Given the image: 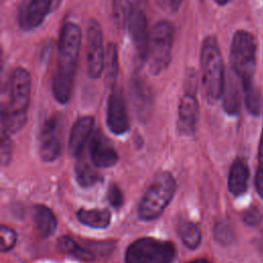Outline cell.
I'll return each mask as SVG.
<instances>
[{
    "label": "cell",
    "mask_w": 263,
    "mask_h": 263,
    "mask_svg": "<svg viewBox=\"0 0 263 263\" xmlns=\"http://www.w3.org/2000/svg\"><path fill=\"white\" fill-rule=\"evenodd\" d=\"M80 47V27L73 22H66L59 37L57 67L52 78V93L60 104H67L71 99Z\"/></svg>",
    "instance_id": "cell-1"
},
{
    "label": "cell",
    "mask_w": 263,
    "mask_h": 263,
    "mask_svg": "<svg viewBox=\"0 0 263 263\" xmlns=\"http://www.w3.org/2000/svg\"><path fill=\"white\" fill-rule=\"evenodd\" d=\"M32 80L29 71L23 67L13 69L9 79V98L2 109V128L10 135L25 126L31 101Z\"/></svg>",
    "instance_id": "cell-2"
},
{
    "label": "cell",
    "mask_w": 263,
    "mask_h": 263,
    "mask_svg": "<svg viewBox=\"0 0 263 263\" xmlns=\"http://www.w3.org/2000/svg\"><path fill=\"white\" fill-rule=\"evenodd\" d=\"M202 86L209 103L213 104L222 98L225 85V69L222 53L216 36L209 35L203 39L200 51Z\"/></svg>",
    "instance_id": "cell-3"
},
{
    "label": "cell",
    "mask_w": 263,
    "mask_h": 263,
    "mask_svg": "<svg viewBox=\"0 0 263 263\" xmlns=\"http://www.w3.org/2000/svg\"><path fill=\"white\" fill-rule=\"evenodd\" d=\"M230 63L232 72L237 76L241 86L254 83L257 64V42L252 33L237 30L230 45Z\"/></svg>",
    "instance_id": "cell-4"
},
{
    "label": "cell",
    "mask_w": 263,
    "mask_h": 263,
    "mask_svg": "<svg viewBox=\"0 0 263 263\" xmlns=\"http://www.w3.org/2000/svg\"><path fill=\"white\" fill-rule=\"evenodd\" d=\"M176 191V181L172 174L162 172L151 182L139 203L138 214L143 221L158 218L173 199Z\"/></svg>",
    "instance_id": "cell-5"
},
{
    "label": "cell",
    "mask_w": 263,
    "mask_h": 263,
    "mask_svg": "<svg viewBox=\"0 0 263 263\" xmlns=\"http://www.w3.org/2000/svg\"><path fill=\"white\" fill-rule=\"evenodd\" d=\"M174 37V26L166 20H160L151 29L147 63L152 75H159L168 67L172 60Z\"/></svg>",
    "instance_id": "cell-6"
},
{
    "label": "cell",
    "mask_w": 263,
    "mask_h": 263,
    "mask_svg": "<svg viewBox=\"0 0 263 263\" xmlns=\"http://www.w3.org/2000/svg\"><path fill=\"white\" fill-rule=\"evenodd\" d=\"M176 253V248L171 241L142 237L126 249L125 263H172Z\"/></svg>",
    "instance_id": "cell-7"
},
{
    "label": "cell",
    "mask_w": 263,
    "mask_h": 263,
    "mask_svg": "<svg viewBox=\"0 0 263 263\" xmlns=\"http://www.w3.org/2000/svg\"><path fill=\"white\" fill-rule=\"evenodd\" d=\"M67 119L63 113H54L43 122L39 136V153L45 162L58 159L64 149Z\"/></svg>",
    "instance_id": "cell-8"
},
{
    "label": "cell",
    "mask_w": 263,
    "mask_h": 263,
    "mask_svg": "<svg viewBox=\"0 0 263 263\" xmlns=\"http://www.w3.org/2000/svg\"><path fill=\"white\" fill-rule=\"evenodd\" d=\"M105 50L101 25L95 18L88 21L86 29V72L89 78L98 79L105 69Z\"/></svg>",
    "instance_id": "cell-9"
},
{
    "label": "cell",
    "mask_w": 263,
    "mask_h": 263,
    "mask_svg": "<svg viewBox=\"0 0 263 263\" xmlns=\"http://www.w3.org/2000/svg\"><path fill=\"white\" fill-rule=\"evenodd\" d=\"M62 0H25L17 14V23L23 31L38 28L46 16L59 8Z\"/></svg>",
    "instance_id": "cell-10"
},
{
    "label": "cell",
    "mask_w": 263,
    "mask_h": 263,
    "mask_svg": "<svg viewBox=\"0 0 263 263\" xmlns=\"http://www.w3.org/2000/svg\"><path fill=\"white\" fill-rule=\"evenodd\" d=\"M129 98L139 121L146 123L150 120L154 108V95L147 81L139 76H133L129 81Z\"/></svg>",
    "instance_id": "cell-11"
},
{
    "label": "cell",
    "mask_w": 263,
    "mask_h": 263,
    "mask_svg": "<svg viewBox=\"0 0 263 263\" xmlns=\"http://www.w3.org/2000/svg\"><path fill=\"white\" fill-rule=\"evenodd\" d=\"M106 123L109 130L116 136H121L129 129V119L125 100L122 89L117 85L111 88V92L108 97Z\"/></svg>",
    "instance_id": "cell-12"
},
{
    "label": "cell",
    "mask_w": 263,
    "mask_h": 263,
    "mask_svg": "<svg viewBox=\"0 0 263 263\" xmlns=\"http://www.w3.org/2000/svg\"><path fill=\"white\" fill-rule=\"evenodd\" d=\"M127 30L133 41L137 58L139 62L143 64L147 61L150 33L148 32L146 14L142 9L138 7L134 8L127 25Z\"/></svg>",
    "instance_id": "cell-13"
},
{
    "label": "cell",
    "mask_w": 263,
    "mask_h": 263,
    "mask_svg": "<svg viewBox=\"0 0 263 263\" xmlns=\"http://www.w3.org/2000/svg\"><path fill=\"white\" fill-rule=\"evenodd\" d=\"M88 151L91 163L100 168L111 167L118 161V153L112 142L101 129H97L88 144Z\"/></svg>",
    "instance_id": "cell-14"
},
{
    "label": "cell",
    "mask_w": 263,
    "mask_h": 263,
    "mask_svg": "<svg viewBox=\"0 0 263 263\" xmlns=\"http://www.w3.org/2000/svg\"><path fill=\"white\" fill-rule=\"evenodd\" d=\"M198 101L195 93L185 92L178 107L177 129L180 135L190 137L194 135L198 122Z\"/></svg>",
    "instance_id": "cell-15"
},
{
    "label": "cell",
    "mask_w": 263,
    "mask_h": 263,
    "mask_svg": "<svg viewBox=\"0 0 263 263\" xmlns=\"http://www.w3.org/2000/svg\"><path fill=\"white\" fill-rule=\"evenodd\" d=\"M93 126L95 118L89 115L78 118L73 124L69 137V151L73 156H80L85 144L89 141Z\"/></svg>",
    "instance_id": "cell-16"
},
{
    "label": "cell",
    "mask_w": 263,
    "mask_h": 263,
    "mask_svg": "<svg viewBox=\"0 0 263 263\" xmlns=\"http://www.w3.org/2000/svg\"><path fill=\"white\" fill-rule=\"evenodd\" d=\"M237 76L232 72L228 74L226 78L224 90L222 95V106L226 114L230 116L237 115L240 110L241 103V95L238 87Z\"/></svg>",
    "instance_id": "cell-17"
},
{
    "label": "cell",
    "mask_w": 263,
    "mask_h": 263,
    "mask_svg": "<svg viewBox=\"0 0 263 263\" xmlns=\"http://www.w3.org/2000/svg\"><path fill=\"white\" fill-rule=\"evenodd\" d=\"M250 177L249 166L241 158H236L229 170L228 175V189L235 195H241L247 191Z\"/></svg>",
    "instance_id": "cell-18"
},
{
    "label": "cell",
    "mask_w": 263,
    "mask_h": 263,
    "mask_svg": "<svg viewBox=\"0 0 263 263\" xmlns=\"http://www.w3.org/2000/svg\"><path fill=\"white\" fill-rule=\"evenodd\" d=\"M33 219L39 236L46 238L54 233L57 218L49 208L43 204L35 205L33 209Z\"/></svg>",
    "instance_id": "cell-19"
},
{
    "label": "cell",
    "mask_w": 263,
    "mask_h": 263,
    "mask_svg": "<svg viewBox=\"0 0 263 263\" xmlns=\"http://www.w3.org/2000/svg\"><path fill=\"white\" fill-rule=\"evenodd\" d=\"M77 218L82 224L96 229L108 227L111 221L109 211L101 209H81L77 213Z\"/></svg>",
    "instance_id": "cell-20"
},
{
    "label": "cell",
    "mask_w": 263,
    "mask_h": 263,
    "mask_svg": "<svg viewBox=\"0 0 263 263\" xmlns=\"http://www.w3.org/2000/svg\"><path fill=\"white\" fill-rule=\"evenodd\" d=\"M95 165L89 163L84 157L78 156L75 165V177L81 187H90L101 181V176L95 170Z\"/></svg>",
    "instance_id": "cell-21"
},
{
    "label": "cell",
    "mask_w": 263,
    "mask_h": 263,
    "mask_svg": "<svg viewBox=\"0 0 263 263\" xmlns=\"http://www.w3.org/2000/svg\"><path fill=\"white\" fill-rule=\"evenodd\" d=\"M58 250L63 254L72 255L82 261H92L93 255L88 250L81 248L75 240L68 236H62L57 241Z\"/></svg>",
    "instance_id": "cell-22"
},
{
    "label": "cell",
    "mask_w": 263,
    "mask_h": 263,
    "mask_svg": "<svg viewBox=\"0 0 263 263\" xmlns=\"http://www.w3.org/2000/svg\"><path fill=\"white\" fill-rule=\"evenodd\" d=\"M105 69H106V80L110 88L116 85L117 75H118V51L115 43L111 42L108 44L106 50L105 59Z\"/></svg>",
    "instance_id": "cell-23"
},
{
    "label": "cell",
    "mask_w": 263,
    "mask_h": 263,
    "mask_svg": "<svg viewBox=\"0 0 263 263\" xmlns=\"http://www.w3.org/2000/svg\"><path fill=\"white\" fill-rule=\"evenodd\" d=\"M134 7L129 0H112V13L114 22L120 30L127 28Z\"/></svg>",
    "instance_id": "cell-24"
},
{
    "label": "cell",
    "mask_w": 263,
    "mask_h": 263,
    "mask_svg": "<svg viewBox=\"0 0 263 263\" xmlns=\"http://www.w3.org/2000/svg\"><path fill=\"white\" fill-rule=\"evenodd\" d=\"M179 234L183 243L189 249H196L201 240V232L197 225L192 222H184L180 224Z\"/></svg>",
    "instance_id": "cell-25"
},
{
    "label": "cell",
    "mask_w": 263,
    "mask_h": 263,
    "mask_svg": "<svg viewBox=\"0 0 263 263\" xmlns=\"http://www.w3.org/2000/svg\"><path fill=\"white\" fill-rule=\"evenodd\" d=\"M241 90L243 92L245 106L248 112L255 117L259 116L261 113V97L255 83L241 86Z\"/></svg>",
    "instance_id": "cell-26"
},
{
    "label": "cell",
    "mask_w": 263,
    "mask_h": 263,
    "mask_svg": "<svg viewBox=\"0 0 263 263\" xmlns=\"http://www.w3.org/2000/svg\"><path fill=\"white\" fill-rule=\"evenodd\" d=\"M0 250L3 253L11 250L17 239L16 233L11 228L4 225L0 227Z\"/></svg>",
    "instance_id": "cell-27"
},
{
    "label": "cell",
    "mask_w": 263,
    "mask_h": 263,
    "mask_svg": "<svg viewBox=\"0 0 263 263\" xmlns=\"http://www.w3.org/2000/svg\"><path fill=\"white\" fill-rule=\"evenodd\" d=\"M12 155V142L10 139V134L4 128L1 132V161L3 165H7L11 159Z\"/></svg>",
    "instance_id": "cell-28"
},
{
    "label": "cell",
    "mask_w": 263,
    "mask_h": 263,
    "mask_svg": "<svg viewBox=\"0 0 263 263\" xmlns=\"http://www.w3.org/2000/svg\"><path fill=\"white\" fill-rule=\"evenodd\" d=\"M108 200L114 208H120L123 203V196L120 188L116 184H111L108 189Z\"/></svg>",
    "instance_id": "cell-29"
},
{
    "label": "cell",
    "mask_w": 263,
    "mask_h": 263,
    "mask_svg": "<svg viewBox=\"0 0 263 263\" xmlns=\"http://www.w3.org/2000/svg\"><path fill=\"white\" fill-rule=\"evenodd\" d=\"M242 219L246 224H248L250 226H256L261 221V212L258 208L252 206L243 213Z\"/></svg>",
    "instance_id": "cell-30"
},
{
    "label": "cell",
    "mask_w": 263,
    "mask_h": 263,
    "mask_svg": "<svg viewBox=\"0 0 263 263\" xmlns=\"http://www.w3.org/2000/svg\"><path fill=\"white\" fill-rule=\"evenodd\" d=\"M184 0H157L158 6L165 12L175 13L179 10Z\"/></svg>",
    "instance_id": "cell-31"
},
{
    "label": "cell",
    "mask_w": 263,
    "mask_h": 263,
    "mask_svg": "<svg viewBox=\"0 0 263 263\" xmlns=\"http://www.w3.org/2000/svg\"><path fill=\"white\" fill-rule=\"evenodd\" d=\"M215 235H216V238L220 242H223V243H227L232 239L230 229L228 228V226H226L224 224H218L216 226Z\"/></svg>",
    "instance_id": "cell-32"
},
{
    "label": "cell",
    "mask_w": 263,
    "mask_h": 263,
    "mask_svg": "<svg viewBox=\"0 0 263 263\" xmlns=\"http://www.w3.org/2000/svg\"><path fill=\"white\" fill-rule=\"evenodd\" d=\"M255 184H256L257 193L263 199V167H261V166H258V168H257Z\"/></svg>",
    "instance_id": "cell-33"
},
{
    "label": "cell",
    "mask_w": 263,
    "mask_h": 263,
    "mask_svg": "<svg viewBox=\"0 0 263 263\" xmlns=\"http://www.w3.org/2000/svg\"><path fill=\"white\" fill-rule=\"evenodd\" d=\"M258 166H263V128L259 141V148H258Z\"/></svg>",
    "instance_id": "cell-34"
},
{
    "label": "cell",
    "mask_w": 263,
    "mask_h": 263,
    "mask_svg": "<svg viewBox=\"0 0 263 263\" xmlns=\"http://www.w3.org/2000/svg\"><path fill=\"white\" fill-rule=\"evenodd\" d=\"M188 263H210L208 260L205 259H197V260H193V261H190Z\"/></svg>",
    "instance_id": "cell-35"
},
{
    "label": "cell",
    "mask_w": 263,
    "mask_h": 263,
    "mask_svg": "<svg viewBox=\"0 0 263 263\" xmlns=\"http://www.w3.org/2000/svg\"><path fill=\"white\" fill-rule=\"evenodd\" d=\"M218 5H226L230 0H214Z\"/></svg>",
    "instance_id": "cell-36"
}]
</instances>
